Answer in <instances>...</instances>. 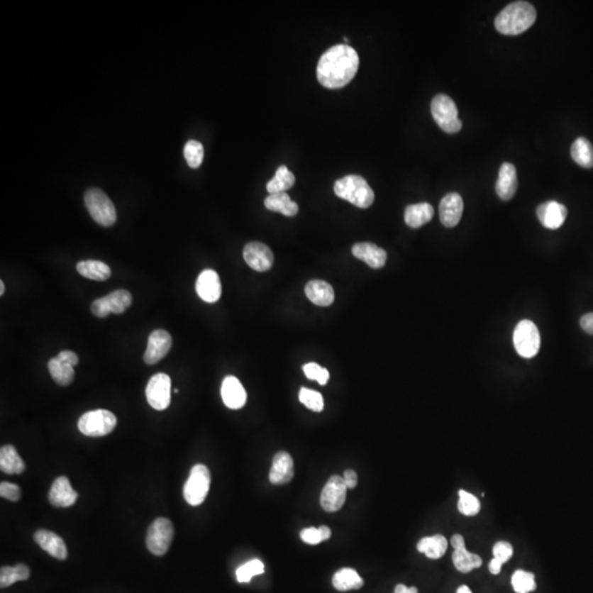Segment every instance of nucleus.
Returning <instances> with one entry per match:
<instances>
[{
  "label": "nucleus",
  "mask_w": 593,
  "mask_h": 593,
  "mask_svg": "<svg viewBox=\"0 0 593 593\" xmlns=\"http://www.w3.org/2000/svg\"><path fill=\"white\" fill-rule=\"evenodd\" d=\"M302 370H304L306 378L316 380L321 386H326V382H328V378H330L328 370L316 364V362H308V364L304 365Z\"/></svg>",
  "instance_id": "obj_41"
},
{
  "label": "nucleus",
  "mask_w": 593,
  "mask_h": 593,
  "mask_svg": "<svg viewBox=\"0 0 593 593\" xmlns=\"http://www.w3.org/2000/svg\"><path fill=\"white\" fill-rule=\"evenodd\" d=\"M29 577L30 569L26 565L18 564L15 567H3L0 570V587L7 588L18 581L28 580Z\"/></svg>",
  "instance_id": "obj_34"
},
{
  "label": "nucleus",
  "mask_w": 593,
  "mask_h": 593,
  "mask_svg": "<svg viewBox=\"0 0 593 593\" xmlns=\"http://www.w3.org/2000/svg\"><path fill=\"white\" fill-rule=\"evenodd\" d=\"M504 565V562H500L497 558H492L490 562H489V572H492V575H499L501 570H502V566Z\"/></svg>",
  "instance_id": "obj_49"
},
{
  "label": "nucleus",
  "mask_w": 593,
  "mask_h": 593,
  "mask_svg": "<svg viewBox=\"0 0 593 593\" xmlns=\"http://www.w3.org/2000/svg\"><path fill=\"white\" fill-rule=\"evenodd\" d=\"M360 57L355 49L348 44H338L322 54L316 66V77L323 87L338 89L355 77Z\"/></svg>",
  "instance_id": "obj_1"
},
{
  "label": "nucleus",
  "mask_w": 593,
  "mask_h": 593,
  "mask_svg": "<svg viewBox=\"0 0 593 593\" xmlns=\"http://www.w3.org/2000/svg\"><path fill=\"white\" fill-rule=\"evenodd\" d=\"M264 204H265L266 209L270 211L279 212L286 216H296L299 211L298 204L290 199L287 192H279V194H272L268 196Z\"/></svg>",
  "instance_id": "obj_28"
},
{
  "label": "nucleus",
  "mask_w": 593,
  "mask_h": 593,
  "mask_svg": "<svg viewBox=\"0 0 593 593\" xmlns=\"http://www.w3.org/2000/svg\"><path fill=\"white\" fill-rule=\"evenodd\" d=\"M348 487L343 477L334 475L328 479L320 497V504L326 512H338L343 508L346 500Z\"/></svg>",
  "instance_id": "obj_11"
},
{
  "label": "nucleus",
  "mask_w": 593,
  "mask_h": 593,
  "mask_svg": "<svg viewBox=\"0 0 593 593\" xmlns=\"http://www.w3.org/2000/svg\"><path fill=\"white\" fill-rule=\"evenodd\" d=\"M221 396L224 404L232 410L243 408L248 399L244 387L234 376H228L224 378L221 387Z\"/></svg>",
  "instance_id": "obj_17"
},
{
  "label": "nucleus",
  "mask_w": 593,
  "mask_h": 593,
  "mask_svg": "<svg viewBox=\"0 0 593 593\" xmlns=\"http://www.w3.org/2000/svg\"><path fill=\"white\" fill-rule=\"evenodd\" d=\"M56 358L61 360L62 362H67V364L71 365V366H76L78 364V356L76 353L72 352V350H63V352L60 353L59 355L56 356Z\"/></svg>",
  "instance_id": "obj_46"
},
{
  "label": "nucleus",
  "mask_w": 593,
  "mask_h": 593,
  "mask_svg": "<svg viewBox=\"0 0 593 593\" xmlns=\"http://www.w3.org/2000/svg\"><path fill=\"white\" fill-rule=\"evenodd\" d=\"M263 562L260 560H250L236 570V579L238 582H250L254 576L264 574Z\"/></svg>",
  "instance_id": "obj_40"
},
{
  "label": "nucleus",
  "mask_w": 593,
  "mask_h": 593,
  "mask_svg": "<svg viewBox=\"0 0 593 593\" xmlns=\"http://www.w3.org/2000/svg\"><path fill=\"white\" fill-rule=\"evenodd\" d=\"M92 312H93L94 316H97V318H106V316H108L110 314H111L109 308H108L107 304H106L105 300H104V298L96 299L95 301L92 304Z\"/></svg>",
  "instance_id": "obj_45"
},
{
  "label": "nucleus",
  "mask_w": 593,
  "mask_h": 593,
  "mask_svg": "<svg viewBox=\"0 0 593 593\" xmlns=\"http://www.w3.org/2000/svg\"><path fill=\"white\" fill-rule=\"evenodd\" d=\"M244 260L252 270L256 272H267L274 264L272 250L260 242H250L243 250Z\"/></svg>",
  "instance_id": "obj_13"
},
{
  "label": "nucleus",
  "mask_w": 593,
  "mask_h": 593,
  "mask_svg": "<svg viewBox=\"0 0 593 593\" xmlns=\"http://www.w3.org/2000/svg\"><path fill=\"white\" fill-rule=\"evenodd\" d=\"M300 538L304 543L309 545H318V543L322 542L321 535L320 531L316 528H304L300 533Z\"/></svg>",
  "instance_id": "obj_44"
},
{
  "label": "nucleus",
  "mask_w": 593,
  "mask_h": 593,
  "mask_svg": "<svg viewBox=\"0 0 593 593\" xmlns=\"http://www.w3.org/2000/svg\"><path fill=\"white\" fill-rule=\"evenodd\" d=\"M117 426V418L108 410H94L86 412L78 420V428L84 436L100 438L110 434Z\"/></svg>",
  "instance_id": "obj_7"
},
{
  "label": "nucleus",
  "mask_w": 593,
  "mask_h": 593,
  "mask_svg": "<svg viewBox=\"0 0 593 593\" xmlns=\"http://www.w3.org/2000/svg\"><path fill=\"white\" fill-rule=\"evenodd\" d=\"M448 540L440 534L428 536L419 541L416 548L430 560H440L448 550Z\"/></svg>",
  "instance_id": "obj_26"
},
{
  "label": "nucleus",
  "mask_w": 593,
  "mask_h": 593,
  "mask_svg": "<svg viewBox=\"0 0 593 593\" xmlns=\"http://www.w3.org/2000/svg\"><path fill=\"white\" fill-rule=\"evenodd\" d=\"M434 216V209L428 202L410 204L404 211V221L412 229H418L430 222Z\"/></svg>",
  "instance_id": "obj_24"
},
{
  "label": "nucleus",
  "mask_w": 593,
  "mask_h": 593,
  "mask_svg": "<svg viewBox=\"0 0 593 593\" xmlns=\"http://www.w3.org/2000/svg\"><path fill=\"white\" fill-rule=\"evenodd\" d=\"M210 482L211 475L206 465L198 464L192 467L184 487V497L187 504L192 506H200L209 494Z\"/></svg>",
  "instance_id": "obj_6"
},
{
  "label": "nucleus",
  "mask_w": 593,
  "mask_h": 593,
  "mask_svg": "<svg viewBox=\"0 0 593 593\" xmlns=\"http://www.w3.org/2000/svg\"><path fill=\"white\" fill-rule=\"evenodd\" d=\"M456 593H472V590H470V587L468 586H460V588L458 589Z\"/></svg>",
  "instance_id": "obj_53"
},
{
  "label": "nucleus",
  "mask_w": 593,
  "mask_h": 593,
  "mask_svg": "<svg viewBox=\"0 0 593 593\" xmlns=\"http://www.w3.org/2000/svg\"><path fill=\"white\" fill-rule=\"evenodd\" d=\"M511 584L516 593H531L536 590L534 574L522 569L516 570L511 578Z\"/></svg>",
  "instance_id": "obj_36"
},
{
  "label": "nucleus",
  "mask_w": 593,
  "mask_h": 593,
  "mask_svg": "<svg viewBox=\"0 0 593 593\" xmlns=\"http://www.w3.org/2000/svg\"><path fill=\"white\" fill-rule=\"evenodd\" d=\"M172 345L173 340L167 331L162 328L153 331L148 338V348L144 353V362L148 365L156 364L167 355Z\"/></svg>",
  "instance_id": "obj_12"
},
{
  "label": "nucleus",
  "mask_w": 593,
  "mask_h": 593,
  "mask_svg": "<svg viewBox=\"0 0 593 593\" xmlns=\"http://www.w3.org/2000/svg\"><path fill=\"white\" fill-rule=\"evenodd\" d=\"M536 10L526 1H516L506 6L494 20L497 31L506 35H518L534 25Z\"/></svg>",
  "instance_id": "obj_2"
},
{
  "label": "nucleus",
  "mask_w": 593,
  "mask_h": 593,
  "mask_svg": "<svg viewBox=\"0 0 593 593\" xmlns=\"http://www.w3.org/2000/svg\"><path fill=\"white\" fill-rule=\"evenodd\" d=\"M344 41H345L346 43H348V42H350V40H348V38H344Z\"/></svg>",
  "instance_id": "obj_55"
},
{
  "label": "nucleus",
  "mask_w": 593,
  "mask_h": 593,
  "mask_svg": "<svg viewBox=\"0 0 593 593\" xmlns=\"http://www.w3.org/2000/svg\"><path fill=\"white\" fill-rule=\"evenodd\" d=\"M299 400L304 406L314 412H321L324 409L323 397L316 390L301 388L299 392Z\"/></svg>",
  "instance_id": "obj_39"
},
{
  "label": "nucleus",
  "mask_w": 593,
  "mask_h": 593,
  "mask_svg": "<svg viewBox=\"0 0 593 593\" xmlns=\"http://www.w3.org/2000/svg\"><path fill=\"white\" fill-rule=\"evenodd\" d=\"M572 157L579 166L584 168L593 167V146L586 138H578L572 143Z\"/></svg>",
  "instance_id": "obj_33"
},
{
  "label": "nucleus",
  "mask_w": 593,
  "mask_h": 593,
  "mask_svg": "<svg viewBox=\"0 0 593 593\" xmlns=\"http://www.w3.org/2000/svg\"><path fill=\"white\" fill-rule=\"evenodd\" d=\"M173 523L168 519L158 518L152 523L146 535V546L155 556H163L173 542Z\"/></svg>",
  "instance_id": "obj_9"
},
{
  "label": "nucleus",
  "mask_w": 593,
  "mask_h": 593,
  "mask_svg": "<svg viewBox=\"0 0 593 593\" xmlns=\"http://www.w3.org/2000/svg\"><path fill=\"white\" fill-rule=\"evenodd\" d=\"M332 584L336 590L344 592L362 588L364 586V580L354 569L342 568L334 575Z\"/></svg>",
  "instance_id": "obj_29"
},
{
  "label": "nucleus",
  "mask_w": 593,
  "mask_h": 593,
  "mask_svg": "<svg viewBox=\"0 0 593 593\" xmlns=\"http://www.w3.org/2000/svg\"><path fill=\"white\" fill-rule=\"evenodd\" d=\"M0 496L13 502H17L21 498V489L17 484L4 482L0 484Z\"/></svg>",
  "instance_id": "obj_43"
},
{
  "label": "nucleus",
  "mask_w": 593,
  "mask_h": 593,
  "mask_svg": "<svg viewBox=\"0 0 593 593\" xmlns=\"http://www.w3.org/2000/svg\"><path fill=\"white\" fill-rule=\"evenodd\" d=\"M304 292L310 301L316 306H330L333 304L334 298H336L333 287L324 280H311L306 284Z\"/></svg>",
  "instance_id": "obj_23"
},
{
  "label": "nucleus",
  "mask_w": 593,
  "mask_h": 593,
  "mask_svg": "<svg viewBox=\"0 0 593 593\" xmlns=\"http://www.w3.org/2000/svg\"><path fill=\"white\" fill-rule=\"evenodd\" d=\"M458 509L462 516H476L482 510V504L476 496L462 489L458 492Z\"/></svg>",
  "instance_id": "obj_37"
},
{
  "label": "nucleus",
  "mask_w": 593,
  "mask_h": 593,
  "mask_svg": "<svg viewBox=\"0 0 593 593\" xmlns=\"http://www.w3.org/2000/svg\"><path fill=\"white\" fill-rule=\"evenodd\" d=\"M352 253L356 258L362 260L368 266L376 270L384 267L386 264V250L370 242L356 243L352 248Z\"/></svg>",
  "instance_id": "obj_22"
},
{
  "label": "nucleus",
  "mask_w": 593,
  "mask_h": 593,
  "mask_svg": "<svg viewBox=\"0 0 593 593\" xmlns=\"http://www.w3.org/2000/svg\"><path fill=\"white\" fill-rule=\"evenodd\" d=\"M344 482H345L348 489H354L358 486V477L355 470H348L344 472Z\"/></svg>",
  "instance_id": "obj_47"
},
{
  "label": "nucleus",
  "mask_w": 593,
  "mask_h": 593,
  "mask_svg": "<svg viewBox=\"0 0 593 593\" xmlns=\"http://www.w3.org/2000/svg\"><path fill=\"white\" fill-rule=\"evenodd\" d=\"M196 292L204 301L214 304L221 296L222 287L219 275L214 270H204L198 276L196 282Z\"/></svg>",
  "instance_id": "obj_14"
},
{
  "label": "nucleus",
  "mask_w": 593,
  "mask_h": 593,
  "mask_svg": "<svg viewBox=\"0 0 593 593\" xmlns=\"http://www.w3.org/2000/svg\"><path fill=\"white\" fill-rule=\"evenodd\" d=\"M536 214L543 226L547 229L556 230L564 224L567 218V209L564 204L552 200L540 204Z\"/></svg>",
  "instance_id": "obj_16"
},
{
  "label": "nucleus",
  "mask_w": 593,
  "mask_h": 593,
  "mask_svg": "<svg viewBox=\"0 0 593 593\" xmlns=\"http://www.w3.org/2000/svg\"><path fill=\"white\" fill-rule=\"evenodd\" d=\"M294 182L296 177L294 174L288 170L287 166L282 165L276 170L275 176L267 182L266 189L270 192V195L286 192L294 185Z\"/></svg>",
  "instance_id": "obj_32"
},
{
  "label": "nucleus",
  "mask_w": 593,
  "mask_h": 593,
  "mask_svg": "<svg viewBox=\"0 0 593 593\" xmlns=\"http://www.w3.org/2000/svg\"><path fill=\"white\" fill-rule=\"evenodd\" d=\"M50 504L56 508H68L77 500V492L72 488L67 477L55 479L49 494Z\"/></svg>",
  "instance_id": "obj_19"
},
{
  "label": "nucleus",
  "mask_w": 593,
  "mask_h": 593,
  "mask_svg": "<svg viewBox=\"0 0 593 593\" xmlns=\"http://www.w3.org/2000/svg\"><path fill=\"white\" fill-rule=\"evenodd\" d=\"M492 553H494V558H497V560L506 564V562H508L512 558L514 550H513V546L511 545V543L506 542V541H500V542H497L494 544V548H492Z\"/></svg>",
  "instance_id": "obj_42"
},
{
  "label": "nucleus",
  "mask_w": 593,
  "mask_h": 593,
  "mask_svg": "<svg viewBox=\"0 0 593 593\" xmlns=\"http://www.w3.org/2000/svg\"><path fill=\"white\" fill-rule=\"evenodd\" d=\"M450 544H452V546L454 547V550H458V548H462V547L466 546L465 538H462V535L460 534L453 535L452 540H450Z\"/></svg>",
  "instance_id": "obj_50"
},
{
  "label": "nucleus",
  "mask_w": 593,
  "mask_h": 593,
  "mask_svg": "<svg viewBox=\"0 0 593 593\" xmlns=\"http://www.w3.org/2000/svg\"><path fill=\"white\" fill-rule=\"evenodd\" d=\"M581 328L586 331L587 333L593 336V312L584 314L580 320Z\"/></svg>",
  "instance_id": "obj_48"
},
{
  "label": "nucleus",
  "mask_w": 593,
  "mask_h": 593,
  "mask_svg": "<svg viewBox=\"0 0 593 593\" xmlns=\"http://www.w3.org/2000/svg\"><path fill=\"white\" fill-rule=\"evenodd\" d=\"M334 192L340 199L346 200L362 209L370 208L375 200L372 187L360 175H348L336 180Z\"/></svg>",
  "instance_id": "obj_3"
},
{
  "label": "nucleus",
  "mask_w": 593,
  "mask_h": 593,
  "mask_svg": "<svg viewBox=\"0 0 593 593\" xmlns=\"http://www.w3.org/2000/svg\"><path fill=\"white\" fill-rule=\"evenodd\" d=\"M170 388L172 380L164 372H158L148 382L145 394L148 402L157 411H163L170 404Z\"/></svg>",
  "instance_id": "obj_10"
},
{
  "label": "nucleus",
  "mask_w": 593,
  "mask_h": 593,
  "mask_svg": "<svg viewBox=\"0 0 593 593\" xmlns=\"http://www.w3.org/2000/svg\"><path fill=\"white\" fill-rule=\"evenodd\" d=\"M513 343L519 355L524 358H534L541 348L538 326L530 320L519 322L513 333Z\"/></svg>",
  "instance_id": "obj_8"
},
{
  "label": "nucleus",
  "mask_w": 593,
  "mask_h": 593,
  "mask_svg": "<svg viewBox=\"0 0 593 593\" xmlns=\"http://www.w3.org/2000/svg\"><path fill=\"white\" fill-rule=\"evenodd\" d=\"M104 300L111 314H122L131 306L132 294L128 290H115L104 296Z\"/></svg>",
  "instance_id": "obj_35"
},
{
  "label": "nucleus",
  "mask_w": 593,
  "mask_h": 593,
  "mask_svg": "<svg viewBox=\"0 0 593 593\" xmlns=\"http://www.w3.org/2000/svg\"><path fill=\"white\" fill-rule=\"evenodd\" d=\"M464 211V202L458 192H450L440 204V219L446 228H454L460 223Z\"/></svg>",
  "instance_id": "obj_15"
},
{
  "label": "nucleus",
  "mask_w": 593,
  "mask_h": 593,
  "mask_svg": "<svg viewBox=\"0 0 593 593\" xmlns=\"http://www.w3.org/2000/svg\"><path fill=\"white\" fill-rule=\"evenodd\" d=\"M0 470L8 475H19L25 472V462L13 445H5L0 450Z\"/></svg>",
  "instance_id": "obj_25"
},
{
  "label": "nucleus",
  "mask_w": 593,
  "mask_h": 593,
  "mask_svg": "<svg viewBox=\"0 0 593 593\" xmlns=\"http://www.w3.org/2000/svg\"><path fill=\"white\" fill-rule=\"evenodd\" d=\"M518 190V176L516 166L504 163L499 170V177L496 184L497 195L502 200L512 199Z\"/></svg>",
  "instance_id": "obj_20"
},
{
  "label": "nucleus",
  "mask_w": 593,
  "mask_h": 593,
  "mask_svg": "<svg viewBox=\"0 0 593 593\" xmlns=\"http://www.w3.org/2000/svg\"><path fill=\"white\" fill-rule=\"evenodd\" d=\"M34 541L41 547L42 550L49 553L51 556L59 560L67 558V548L63 538L51 531L40 530L34 534Z\"/></svg>",
  "instance_id": "obj_21"
},
{
  "label": "nucleus",
  "mask_w": 593,
  "mask_h": 593,
  "mask_svg": "<svg viewBox=\"0 0 593 593\" xmlns=\"http://www.w3.org/2000/svg\"><path fill=\"white\" fill-rule=\"evenodd\" d=\"M85 204L90 216L102 226H112L117 221L115 204L98 188H89L85 194Z\"/></svg>",
  "instance_id": "obj_5"
},
{
  "label": "nucleus",
  "mask_w": 593,
  "mask_h": 593,
  "mask_svg": "<svg viewBox=\"0 0 593 593\" xmlns=\"http://www.w3.org/2000/svg\"><path fill=\"white\" fill-rule=\"evenodd\" d=\"M431 112L438 127L446 133H458L462 129L458 109L450 96L438 94L431 102Z\"/></svg>",
  "instance_id": "obj_4"
},
{
  "label": "nucleus",
  "mask_w": 593,
  "mask_h": 593,
  "mask_svg": "<svg viewBox=\"0 0 593 593\" xmlns=\"http://www.w3.org/2000/svg\"><path fill=\"white\" fill-rule=\"evenodd\" d=\"M184 156H185L186 161H187L190 167H200L202 161H204V146L200 142L194 141V140L188 141L185 148H184Z\"/></svg>",
  "instance_id": "obj_38"
},
{
  "label": "nucleus",
  "mask_w": 593,
  "mask_h": 593,
  "mask_svg": "<svg viewBox=\"0 0 593 593\" xmlns=\"http://www.w3.org/2000/svg\"><path fill=\"white\" fill-rule=\"evenodd\" d=\"M453 564L462 574H468L482 565V557L467 550L466 546L454 550Z\"/></svg>",
  "instance_id": "obj_30"
},
{
  "label": "nucleus",
  "mask_w": 593,
  "mask_h": 593,
  "mask_svg": "<svg viewBox=\"0 0 593 593\" xmlns=\"http://www.w3.org/2000/svg\"><path fill=\"white\" fill-rule=\"evenodd\" d=\"M76 268L83 277L96 280V282H105L111 276V270L109 266L100 260H82L77 264Z\"/></svg>",
  "instance_id": "obj_27"
},
{
  "label": "nucleus",
  "mask_w": 593,
  "mask_h": 593,
  "mask_svg": "<svg viewBox=\"0 0 593 593\" xmlns=\"http://www.w3.org/2000/svg\"><path fill=\"white\" fill-rule=\"evenodd\" d=\"M394 593H419L418 589L416 587H406V584H397L394 588Z\"/></svg>",
  "instance_id": "obj_51"
},
{
  "label": "nucleus",
  "mask_w": 593,
  "mask_h": 593,
  "mask_svg": "<svg viewBox=\"0 0 593 593\" xmlns=\"http://www.w3.org/2000/svg\"><path fill=\"white\" fill-rule=\"evenodd\" d=\"M5 294V284L4 282H0V296H4Z\"/></svg>",
  "instance_id": "obj_54"
},
{
  "label": "nucleus",
  "mask_w": 593,
  "mask_h": 593,
  "mask_svg": "<svg viewBox=\"0 0 593 593\" xmlns=\"http://www.w3.org/2000/svg\"><path fill=\"white\" fill-rule=\"evenodd\" d=\"M318 531H320V535H321L322 542H324V541H328V538H331V534H332V532H331V530L328 528V526H320V528H318Z\"/></svg>",
  "instance_id": "obj_52"
},
{
  "label": "nucleus",
  "mask_w": 593,
  "mask_h": 593,
  "mask_svg": "<svg viewBox=\"0 0 593 593\" xmlns=\"http://www.w3.org/2000/svg\"><path fill=\"white\" fill-rule=\"evenodd\" d=\"M294 460L287 452H279L274 456L270 472V482L272 484H286L294 478Z\"/></svg>",
  "instance_id": "obj_18"
},
{
  "label": "nucleus",
  "mask_w": 593,
  "mask_h": 593,
  "mask_svg": "<svg viewBox=\"0 0 593 593\" xmlns=\"http://www.w3.org/2000/svg\"><path fill=\"white\" fill-rule=\"evenodd\" d=\"M50 374L56 384L60 386L67 387L73 382L75 377L73 366L67 362H62L57 358H53L48 362Z\"/></svg>",
  "instance_id": "obj_31"
}]
</instances>
